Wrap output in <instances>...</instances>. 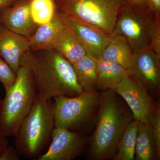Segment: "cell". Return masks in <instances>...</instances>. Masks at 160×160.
<instances>
[{
  "instance_id": "cell-1",
  "label": "cell",
  "mask_w": 160,
  "mask_h": 160,
  "mask_svg": "<svg viewBox=\"0 0 160 160\" xmlns=\"http://www.w3.org/2000/svg\"><path fill=\"white\" fill-rule=\"evenodd\" d=\"M20 61L31 70L37 94L41 98L74 97L84 92L78 83L72 64L54 49L28 52Z\"/></svg>"
},
{
  "instance_id": "cell-2",
  "label": "cell",
  "mask_w": 160,
  "mask_h": 160,
  "mask_svg": "<svg viewBox=\"0 0 160 160\" xmlns=\"http://www.w3.org/2000/svg\"><path fill=\"white\" fill-rule=\"evenodd\" d=\"M96 127L92 138L89 154L96 160L113 158L118 143L128 124L133 119L112 89L104 90L99 95Z\"/></svg>"
},
{
  "instance_id": "cell-3",
  "label": "cell",
  "mask_w": 160,
  "mask_h": 160,
  "mask_svg": "<svg viewBox=\"0 0 160 160\" xmlns=\"http://www.w3.org/2000/svg\"><path fill=\"white\" fill-rule=\"evenodd\" d=\"M54 128V102L37 96L14 136L18 153L26 158L37 159L49 146Z\"/></svg>"
},
{
  "instance_id": "cell-4",
  "label": "cell",
  "mask_w": 160,
  "mask_h": 160,
  "mask_svg": "<svg viewBox=\"0 0 160 160\" xmlns=\"http://www.w3.org/2000/svg\"><path fill=\"white\" fill-rule=\"evenodd\" d=\"M37 96L32 72L20 61L15 82L0 104V134L6 138L15 136Z\"/></svg>"
},
{
  "instance_id": "cell-5",
  "label": "cell",
  "mask_w": 160,
  "mask_h": 160,
  "mask_svg": "<svg viewBox=\"0 0 160 160\" xmlns=\"http://www.w3.org/2000/svg\"><path fill=\"white\" fill-rule=\"evenodd\" d=\"M66 16L95 26L110 36L127 0H54Z\"/></svg>"
},
{
  "instance_id": "cell-6",
  "label": "cell",
  "mask_w": 160,
  "mask_h": 160,
  "mask_svg": "<svg viewBox=\"0 0 160 160\" xmlns=\"http://www.w3.org/2000/svg\"><path fill=\"white\" fill-rule=\"evenodd\" d=\"M158 16L149 8L135 6L126 2L118 18L110 37H125L134 52L150 48Z\"/></svg>"
},
{
  "instance_id": "cell-7",
  "label": "cell",
  "mask_w": 160,
  "mask_h": 160,
  "mask_svg": "<svg viewBox=\"0 0 160 160\" xmlns=\"http://www.w3.org/2000/svg\"><path fill=\"white\" fill-rule=\"evenodd\" d=\"M53 99L55 128L82 132L98 105L99 95L96 91H84L74 97Z\"/></svg>"
},
{
  "instance_id": "cell-8",
  "label": "cell",
  "mask_w": 160,
  "mask_h": 160,
  "mask_svg": "<svg viewBox=\"0 0 160 160\" xmlns=\"http://www.w3.org/2000/svg\"><path fill=\"white\" fill-rule=\"evenodd\" d=\"M127 72L132 79L147 91L159 94L160 55L150 47L133 53Z\"/></svg>"
},
{
  "instance_id": "cell-9",
  "label": "cell",
  "mask_w": 160,
  "mask_h": 160,
  "mask_svg": "<svg viewBox=\"0 0 160 160\" xmlns=\"http://www.w3.org/2000/svg\"><path fill=\"white\" fill-rule=\"evenodd\" d=\"M126 101L133 115V119L149 123V119L158 106L148 92L126 75L114 89Z\"/></svg>"
},
{
  "instance_id": "cell-10",
  "label": "cell",
  "mask_w": 160,
  "mask_h": 160,
  "mask_svg": "<svg viewBox=\"0 0 160 160\" xmlns=\"http://www.w3.org/2000/svg\"><path fill=\"white\" fill-rule=\"evenodd\" d=\"M48 150L37 160H71L84 151L86 139L82 132L55 128Z\"/></svg>"
},
{
  "instance_id": "cell-11",
  "label": "cell",
  "mask_w": 160,
  "mask_h": 160,
  "mask_svg": "<svg viewBox=\"0 0 160 160\" xmlns=\"http://www.w3.org/2000/svg\"><path fill=\"white\" fill-rule=\"evenodd\" d=\"M58 11L64 25L77 38L87 54L97 60L101 57L109 43L110 36L91 24L66 16Z\"/></svg>"
},
{
  "instance_id": "cell-12",
  "label": "cell",
  "mask_w": 160,
  "mask_h": 160,
  "mask_svg": "<svg viewBox=\"0 0 160 160\" xmlns=\"http://www.w3.org/2000/svg\"><path fill=\"white\" fill-rule=\"evenodd\" d=\"M31 0H17L0 12V24L28 38L37 29L30 10Z\"/></svg>"
},
{
  "instance_id": "cell-13",
  "label": "cell",
  "mask_w": 160,
  "mask_h": 160,
  "mask_svg": "<svg viewBox=\"0 0 160 160\" xmlns=\"http://www.w3.org/2000/svg\"><path fill=\"white\" fill-rule=\"evenodd\" d=\"M29 51V38L0 24V57L17 74L21 57Z\"/></svg>"
},
{
  "instance_id": "cell-14",
  "label": "cell",
  "mask_w": 160,
  "mask_h": 160,
  "mask_svg": "<svg viewBox=\"0 0 160 160\" xmlns=\"http://www.w3.org/2000/svg\"><path fill=\"white\" fill-rule=\"evenodd\" d=\"M65 28L57 10L53 18L49 22L39 26L29 38V51L53 49L54 43Z\"/></svg>"
},
{
  "instance_id": "cell-15",
  "label": "cell",
  "mask_w": 160,
  "mask_h": 160,
  "mask_svg": "<svg viewBox=\"0 0 160 160\" xmlns=\"http://www.w3.org/2000/svg\"><path fill=\"white\" fill-rule=\"evenodd\" d=\"M135 160H152L160 158L156 142L151 125L138 122L135 148Z\"/></svg>"
},
{
  "instance_id": "cell-16",
  "label": "cell",
  "mask_w": 160,
  "mask_h": 160,
  "mask_svg": "<svg viewBox=\"0 0 160 160\" xmlns=\"http://www.w3.org/2000/svg\"><path fill=\"white\" fill-rule=\"evenodd\" d=\"M98 80L96 89L105 90L116 87L128 74L127 70L116 63L108 62L102 57L97 60Z\"/></svg>"
},
{
  "instance_id": "cell-17",
  "label": "cell",
  "mask_w": 160,
  "mask_h": 160,
  "mask_svg": "<svg viewBox=\"0 0 160 160\" xmlns=\"http://www.w3.org/2000/svg\"><path fill=\"white\" fill-rule=\"evenodd\" d=\"M133 55V50L126 38L117 35L110 37L101 57L108 62L118 64L127 70Z\"/></svg>"
},
{
  "instance_id": "cell-18",
  "label": "cell",
  "mask_w": 160,
  "mask_h": 160,
  "mask_svg": "<svg viewBox=\"0 0 160 160\" xmlns=\"http://www.w3.org/2000/svg\"><path fill=\"white\" fill-rule=\"evenodd\" d=\"M53 49L72 65L87 54L77 38L66 26L54 43Z\"/></svg>"
},
{
  "instance_id": "cell-19",
  "label": "cell",
  "mask_w": 160,
  "mask_h": 160,
  "mask_svg": "<svg viewBox=\"0 0 160 160\" xmlns=\"http://www.w3.org/2000/svg\"><path fill=\"white\" fill-rule=\"evenodd\" d=\"M72 65L78 83L83 91H96L98 80L97 59L87 54Z\"/></svg>"
},
{
  "instance_id": "cell-20",
  "label": "cell",
  "mask_w": 160,
  "mask_h": 160,
  "mask_svg": "<svg viewBox=\"0 0 160 160\" xmlns=\"http://www.w3.org/2000/svg\"><path fill=\"white\" fill-rule=\"evenodd\" d=\"M138 121L133 119L128 124L121 136L114 160L134 159L135 148L138 129Z\"/></svg>"
},
{
  "instance_id": "cell-21",
  "label": "cell",
  "mask_w": 160,
  "mask_h": 160,
  "mask_svg": "<svg viewBox=\"0 0 160 160\" xmlns=\"http://www.w3.org/2000/svg\"><path fill=\"white\" fill-rule=\"evenodd\" d=\"M57 10L54 0H31L32 17L38 26L50 22L54 17Z\"/></svg>"
},
{
  "instance_id": "cell-22",
  "label": "cell",
  "mask_w": 160,
  "mask_h": 160,
  "mask_svg": "<svg viewBox=\"0 0 160 160\" xmlns=\"http://www.w3.org/2000/svg\"><path fill=\"white\" fill-rule=\"evenodd\" d=\"M16 78L17 74L0 57V82L4 86L6 92L13 85Z\"/></svg>"
},
{
  "instance_id": "cell-23",
  "label": "cell",
  "mask_w": 160,
  "mask_h": 160,
  "mask_svg": "<svg viewBox=\"0 0 160 160\" xmlns=\"http://www.w3.org/2000/svg\"><path fill=\"white\" fill-rule=\"evenodd\" d=\"M149 124L151 125L153 135L156 142L158 152L160 155V109L158 106L156 110L150 118Z\"/></svg>"
},
{
  "instance_id": "cell-24",
  "label": "cell",
  "mask_w": 160,
  "mask_h": 160,
  "mask_svg": "<svg viewBox=\"0 0 160 160\" xmlns=\"http://www.w3.org/2000/svg\"><path fill=\"white\" fill-rule=\"evenodd\" d=\"M150 48L156 53L160 55V19L158 20L153 29Z\"/></svg>"
},
{
  "instance_id": "cell-25",
  "label": "cell",
  "mask_w": 160,
  "mask_h": 160,
  "mask_svg": "<svg viewBox=\"0 0 160 160\" xmlns=\"http://www.w3.org/2000/svg\"><path fill=\"white\" fill-rule=\"evenodd\" d=\"M20 157L15 147L8 146L3 150L0 156V160H18Z\"/></svg>"
},
{
  "instance_id": "cell-26",
  "label": "cell",
  "mask_w": 160,
  "mask_h": 160,
  "mask_svg": "<svg viewBox=\"0 0 160 160\" xmlns=\"http://www.w3.org/2000/svg\"><path fill=\"white\" fill-rule=\"evenodd\" d=\"M147 4L149 9L160 17V0H147Z\"/></svg>"
},
{
  "instance_id": "cell-27",
  "label": "cell",
  "mask_w": 160,
  "mask_h": 160,
  "mask_svg": "<svg viewBox=\"0 0 160 160\" xmlns=\"http://www.w3.org/2000/svg\"><path fill=\"white\" fill-rule=\"evenodd\" d=\"M128 2L135 6L143 8H149L147 0H127Z\"/></svg>"
},
{
  "instance_id": "cell-28",
  "label": "cell",
  "mask_w": 160,
  "mask_h": 160,
  "mask_svg": "<svg viewBox=\"0 0 160 160\" xmlns=\"http://www.w3.org/2000/svg\"><path fill=\"white\" fill-rule=\"evenodd\" d=\"M9 146V141L7 139V138L3 136L0 134V156L2 153L4 149Z\"/></svg>"
},
{
  "instance_id": "cell-29",
  "label": "cell",
  "mask_w": 160,
  "mask_h": 160,
  "mask_svg": "<svg viewBox=\"0 0 160 160\" xmlns=\"http://www.w3.org/2000/svg\"><path fill=\"white\" fill-rule=\"evenodd\" d=\"M17 0H0V12Z\"/></svg>"
}]
</instances>
